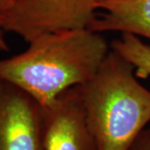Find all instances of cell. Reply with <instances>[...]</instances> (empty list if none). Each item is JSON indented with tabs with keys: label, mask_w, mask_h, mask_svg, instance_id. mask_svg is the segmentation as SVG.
Wrapping results in <instances>:
<instances>
[{
	"label": "cell",
	"mask_w": 150,
	"mask_h": 150,
	"mask_svg": "<svg viewBox=\"0 0 150 150\" xmlns=\"http://www.w3.org/2000/svg\"><path fill=\"white\" fill-rule=\"evenodd\" d=\"M28 44L21 54L0 59V78L27 92L42 108L92 79L111 50L102 33L89 28L43 34Z\"/></svg>",
	"instance_id": "1"
},
{
	"label": "cell",
	"mask_w": 150,
	"mask_h": 150,
	"mask_svg": "<svg viewBox=\"0 0 150 150\" xmlns=\"http://www.w3.org/2000/svg\"><path fill=\"white\" fill-rule=\"evenodd\" d=\"M98 150H128L150 121V91L134 66L111 49L96 74L79 86Z\"/></svg>",
	"instance_id": "2"
},
{
	"label": "cell",
	"mask_w": 150,
	"mask_h": 150,
	"mask_svg": "<svg viewBox=\"0 0 150 150\" xmlns=\"http://www.w3.org/2000/svg\"><path fill=\"white\" fill-rule=\"evenodd\" d=\"M100 0H12L0 10L4 31L27 43L43 34L88 28Z\"/></svg>",
	"instance_id": "3"
},
{
	"label": "cell",
	"mask_w": 150,
	"mask_h": 150,
	"mask_svg": "<svg viewBox=\"0 0 150 150\" xmlns=\"http://www.w3.org/2000/svg\"><path fill=\"white\" fill-rule=\"evenodd\" d=\"M0 150H43V108L27 92L1 78Z\"/></svg>",
	"instance_id": "4"
},
{
	"label": "cell",
	"mask_w": 150,
	"mask_h": 150,
	"mask_svg": "<svg viewBox=\"0 0 150 150\" xmlns=\"http://www.w3.org/2000/svg\"><path fill=\"white\" fill-rule=\"evenodd\" d=\"M43 108V150H98L87 124L79 86Z\"/></svg>",
	"instance_id": "5"
},
{
	"label": "cell",
	"mask_w": 150,
	"mask_h": 150,
	"mask_svg": "<svg viewBox=\"0 0 150 150\" xmlns=\"http://www.w3.org/2000/svg\"><path fill=\"white\" fill-rule=\"evenodd\" d=\"M88 28L94 32L129 33L150 39V0H100Z\"/></svg>",
	"instance_id": "6"
},
{
	"label": "cell",
	"mask_w": 150,
	"mask_h": 150,
	"mask_svg": "<svg viewBox=\"0 0 150 150\" xmlns=\"http://www.w3.org/2000/svg\"><path fill=\"white\" fill-rule=\"evenodd\" d=\"M111 48L134 65L137 75L150 77V45L142 42L139 36L123 33L112 41Z\"/></svg>",
	"instance_id": "7"
},
{
	"label": "cell",
	"mask_w": 150,
	"mask_h": 150,
	"mask_svg": "<svg viewBox=\"0 0 150 150\" xmlns=\"http://www.w3.org/2000/svg\"><path fill=\"white\" fill-rule=\"evenodd\" d=\"M128 150H150V129H144Z\"/></svg>",
	"instance_id": "8"
},
{
	"label": "cell",
	"mask_w": 150,
	"mask_h": 150,
	"mask_svg": "<svg viewBox=\"0 0 150 150\" xmlns=\"http://www.w3.org/2000/svg\"><path fill=\"white\" fill-rule=\"evenodd\" d=\"M4 29L3 28V26H2L1 13H0V50L4 51V52H8V51H9V47H8V43L6 42L5 38H4Z\"/></svg>",
	"instance_id": "9"
},
{
	"label": "cell",
	"mask_w": 150,
	"mask_h": 150,
	"mask_svg": "<svg viewBox=\"0 0 150 150\" xmlns=\"http://www.w3.org/2000/svg\"><path fill=\"white\" fill-rule=\"evenodd\" d=\"M12 0H0V10L8 8L11 4Z\"/></svg>",
	"instance_id": "10"
}]
</instances>
